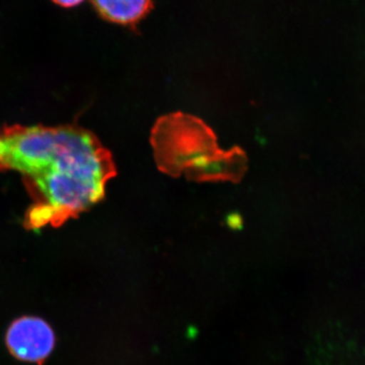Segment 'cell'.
<instances>
[{"label": "cell", "instance_id": "cell-1", "mask_svg": "<svg viewBox=\"0 0 365 365\" xmlns=\"http://www.w3.org/2000/svg\"><path fill=\"white\" fill-rule=\"evenodd\" d=\"M23 179L30 205L26 230L60 227L106 195L117 174L111 153L76 126L0 125V173Z\"/></svg>", "mask_w": 365, "mask_h": 365}, {"label": "cell", "instance_id": "cell-2", "mask_svg": "<svg viewBox=\"0 0 365 365\" xmlns=\"http://www.w3.org/2000/svg\"><path fill=\"white\" fill-rule=\"evenodd\" d=\"M153 144L160 169L174 176L186 173L195 180L235 181L246 165L241 150L218 148L212 131L188 115L162 118L153 129Z\"/></svg>", "mask_w": 365, "mask_h": 365}, {"label": "cell", "instance_id": "cell-3", "mask_svg": "<svg viewBox=\"0 0 365 365\" xmlns=\"http://www.w3.org/2000/svg\"><path fill=\"white\" fill-rule=\"evenodd\" d=\"M7 349L16 359L43 364L56 344L52 327L38 317L14 319L6 335Z\"/></svg>", "mask_w": 365, "mask_h": 365}, {"label": "cell", "instance_id": "cell-4", "mask_svg": "<svg viewBox=\"0 0 365 365\" xmlns=\"http://www.w3.org/2000/svg\"><path fill=\"white\" fill-rule=\"evenodd\" d=\"M100 16L119 25H133L143 19L153 0H91Z\"/></svg>", "mask_w": 365, "mask_h": 365}, {"label": "cell", "instance_id": "cell-5", "mask_svg": "<svg viewBox=\"0 0 365 365\" xmlns=\"http://www.w3.org/2000/svg\"><path fill=\"white\" fill-rule=\"evenodd\" d=\"M54 4L61 7H66V9H71V7L78 6L81 2L85 0H52Z\"/></svg>", "mask_w": 365, "mask_h": 365}]
</instances>
